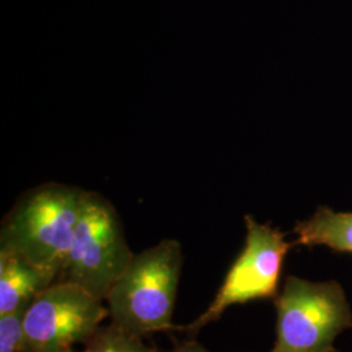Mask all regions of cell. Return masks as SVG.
<instances>
[{
  "label": "cell",
  "mask_w": 352,
  "mask_h": 352,
  "mask_svg": "<svg viewBox=\"0 0 352 352\" xmlns=\"http://www.w3.org/2000/svg\"><path fill=\"white\" fill-rule=\"evenodd\" d=\"M109 317L107 307L85 289L56 280L42 291L24 316L25 352H72Z\"/></svg>",
  "instance_id": "6"
},
{
  "label": "cell",
  "mask_w": 352,
  "mask_h": 352,
  "mask_svg": "<svg viewBox=\"0 0 352 352\" xmlns=\"http://www.w3.org/2000/svg\"><path fill=\"white\" fill-rule=\"evenodd\" d=\"M244 221L247 228L244 248L227 272L213 302L197 320L179 330L195 336L202 327L217 321L231 305L278 296L282 264L291 244L277 228L258 223L251 215H245Z\"/></svg>",
  "instance_id": "5"
},
{
  "label": "cell",
  "mask_w": 352,
  "mask_h": 352,
  "mask_svg": "<svg viewBox=\"0 0 352 352\" xmlns=\"http://www.w3.org/2000/svg\"><path fill=\"white\" fill-rule=\"evenodd\" d=\"M277 340L270 352H321L352 327V312L337 282L289 277L276 300Z\"/></svg>",
  "instance_id": "4"
},
{
  "label": "cell",
  "mask_w": 352,
  "mask_h": 352,
  "mask_svg": "<svg viewBox=\"0 0 352 352\" xmlns=\"http://www.w3.org/2000/svg\"><path fill=\"white\" fill-rule=\"evenodd\" d=\"M167 352H210L208 351L204 346H201L200 343H197L196 340H188V342H184L179 346H176L174 350Z\"/></svg>",
  "instance_id": "11"
},
{
  "label": "cell",
  "mask_w": 352,
  "mask_h": 352,
  "mask_svg": "<svg viewBox=\"0 0 352 352\" xmlns=\"http://www.w3.org/2000/svg\"><path fill=\"white\" fill-rule=\"evenodd\" d=\"M87 190L45 184L28 192L4 218L0 250L59 278L71 248Z\"/></svg>",
  "instance_id": "2"
},
{
  "label": "cell",
  "mask_w": 352,
  "mask_h": 352,
  "mask_svg": "<svg viewBox=\"0 0 352 352\" xmlns=\"http://www.w3.org/2000/svg\"><path fill=\"white\" fill-rule=\"evenodd\" d=\"M133 256L113 205L87 192L58 280L74 283L103 302Z\"/></svg>",
  "instance_id": "3"
},
{
  "label": "cell",
  "mask_w": 352,
  "mask_h": 352,
  "mask_svg": "<svg viewBox=\"0 0 352 352\" xmlns=\"http://www.w3.org/2000/svg\"><path fill=\"white\" fill-rule=\"evenodd\" d=\"M182 267L177 240H162L135 254L104 299L111 322L139 337L179 330L173 315Z\"/></svg>",
  "instance_id": "1"
},
{
  "label": "cell",
  "mask_w": 352,
  "mask_h": 352,
  "mask_svg": "<svg viewBox=\"0 0 352 352\" xmlns=\"http://www.w3.org/2000/svg\"><path fill=\"white\" fill-rule=\"evenodd\" d=\"M321 352H338L336 349H333V347H330V349H327V350H325V351H321Z\"/></svg>",
  "instance_id": "12"
},
{
  "label": "cell",
  "mask_w": 352,
  "mask_h": 352,
  "mask_svg": "<svg viewBox=\"0 0 352 352\" xmlns=\"http://www.w3.org/2000/svg\"><path fill=\"white\" fill-rule=\"evenodd\" d=\"M81 352H160L146 344L142 337L110 324L101 327L85 343Z\"/></svg>",
  "instance_id": "9"
},
{
  "label": "cell",
  "mask_w": 352,
  "mask_h": 352,
  "mask_svg": "<svg viewBox=\"0 0 352 352\" xmlns=\"http://www.w3.org/2000/svg\"><path fill=\"white\" fill-rule=\"evenodd\" d=\"M25 308L0 316V352H25Z\"/></svg>",
  "instance_id": "10"
},
{
  "label": "cell",
  "mask_w": 352,
  "mask_h": 352,
  "mask_svg": "<svg viewBox=\"0 0 352 352\" xmlns=\"http://www.w3.org/2000/svg\"><path fill=\"white\" fill-rule=\"evenodd\" d=\"M294 232L298 236L295 244L325 245L333 251L352 253V213H338L321 206L309 219L298 222Z\"/></svg>",
  "instance_id": "8"
},
{
  "label": "cell",
  "mask_w": 352,
  "mask_h": 352,
  "mask_svg": "<svg viewBox=\"0 0 352 352\" xmlns=\"http://www.w3.org/2000/svg\"><path fill=\"white\" fill-rule=\"evenodd\" d=\"M58 278L13 252L0 250V316L29 307Z\"/></svg>",
  "instance_id": "7"
}]
</instances>
